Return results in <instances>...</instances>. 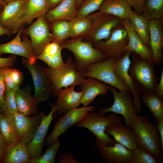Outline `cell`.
Segmentation results:
<instances>
[{
  "instance_id": "obj_1",
  "label": "cell",
  "mask_w": 163,
  "mask_h": 163,
  "mask_svg": "<svg viewBox=\"0 0 163 163\" xmlns=\"http://www.w3.org/2000/svg\"><path fill=\"white\" fill-rule=\"evenodd\" d=\"M129 73L140 94L148 95L154 93L159 81L154 69L153 61H147L133 52Z\"/></svg>"
},
{
  "instance_id": "obj_2",
  "label": "cell",
  "mask_w": 163,
  "mask_h": 163,
  "mask_svg": "<svg viewBox=\"0 0 163 163\" xmlns=\"http://www.w3.org/2000/svg\"><path fill=\"white\" fill-rule=\"evenodd\" d=\"M137 122L133 130L137 139V147L162 159L163 146L157 127L146 116L137 115Z\"/></svg>"
},
{
  "instance_id": "obj_3",
  "label": "cell",
  "mask_w": 163,
  "mask_h": 163,
  "mask_svg": "<svg viewBox=\"0 0 163 163\" xmlns=\"http://www.w3.org/2000/svg\"><path fill=\"white\" fill-rule=\"evenodd\" d=\"M113 122L122 124V119L113 112L105 116L99 113L89 112L85 118L76 124L75 126L86 128L95 136L96 140L94 147L97 149L102 145H113L117 142L105 132L106 127Z\"/></svg>"
},
{
  "instance_id": "obj_4",
  "label": "cell",
  "mask_w": 163,
  "mask_h": 163,
  "mask_svg": "<svg viewBox=\"0 0 163 163\" xmlns=\"http://www.w3.org/2000/svg\"><path fill=\"white\" fill-rule=\"evenodd\" d=\"M61 45L63 48L67 49L73 53L75 58L74 64L75 70L82 74L91 64L108 58L91 43L82 39H68Z\"/></svg>"
},
{
  "instance_id": "obj_5",
  "label": "cell",
  "mask_w": 163,
  "mask_h": 163,
  "mask_svg": "<svg viewBox=\"0 0 163 163\" xmlns=\"http://www.w3.org/2000/svg\"><path fill=\"white\" fill-rule=\"evenodd\" d=\"M87 17L91 21V27L82 40L93 45L99 41L108 39L112 29L122 22L119 17L99 10L91 13Z\"/></svg>"
},
{
  "instance_id": "obj_6",
  "label": "cell",
  "mask_w": 163,
  "mask_h": 163,
  "mask_svg": "<svg viewBox=\"0 0 163 163\" xmlns=\"http://www.w3.org/2000/svg\"><path fill=\"white\" fill-rule=\"evenodd\" d=\"M47 70L54 97L62 88L81 85L85 79L81 73L75 70L71 56L62 66L55 68L49 67Z\"/></svg>"
},
{
  "instance_id": "obj_7",
  "label": "cell",
  "mask_w": 163,
  "mask_h": 163,
  "mask_svg": "<svg viewBox=\"0 0 163 163\" xmlns=\"http://www.w3.org/2000/svg\"><path fill=\"white\" fill-rule=\"evenodd\" d=\"M110 90L113 94L114 101L110 107H105L98 112L104 116L105 113L112 112L121 114L124 119L125 125L133 129L137 121L134 101L130 90L117 91L115 87L110 86Z\"/></svg>"
},
{
  "instance_id": "obj_8",
  "label": "cell",
  "mask_w": 163,
  "mask_h": 163,
  "mask_svg": "<svg viewBox=\"0 0 163 163\" xmlns=\"http://www.w3.org/2000/svg\"><path fill=\"white\" fill-rule=\"evenodd\" d=\"M117 58L110 56L106 59L90 65L82 75L84 77H91L111 86L119 91L129 90V88L121 83L116 76L114 67L117 61Z\"/></svg>"
},
{
  "instance_id": "obj_9",
  "label": "cell",
  "mask_w": 163,
  "mask_h": 163,
  "mask_svg": "<svg viewBox=\"0 0 163 163\" xmlns=\"http://www.w3.org/2000/svg\"><path fill=\"white\" fill-rule=\"evenodd\" d=\"M128 43L127 34L122 21L112 29L108 39L99 41L93 46L105 57L114 56L119 59L126 51Z\"/></svg>"
},
{
  "instance_id": "obj_10",
  "label": "cell",
  "mask_w": 163,
  "mask_h": 163,
  "mask_svg": "<svg viewBox=\"0 0 163 163\" xmlns=\"http://www.w3.org/2000/svg\"><path fill=\"white\" fill-rule=\"evenodd\" d=\"M95 109V107L93 106H87L75 108L67 111L64 115L58 118V121L54 125L53 131L45 139L43 147L51 145L69 128L84 119L88 112Z\"/></svg>"
},
{
  "instance_id": "obj_11",
  "label": "cell",
  "mask_w": 163,
  "mask_h": 163,
  "mask_svg": "<svg viewBox=\"0 0 163 163\" xmlns=\"http://www.w3.org/2000/svg\"><path fill=\"white\" fill-rule=\"evenodd\" d=\"M22 64L31 74L34 87V96L37 102L49 100L53 92L47 68L37 63L31 64L23 58Z\"/></svg>"
},
{
  "instance_id": "obj_12",
  "label": "cell",
  "mask_w": 163,
  "mask_h": 163,
  "mask_svg": "<svg viewBox=\"0 0 163 163\" xmlns=\"http://www.w3.org/2000/svg\"><path fill=\"white\" fill-rule=\"evenodd\" d=\"M22 34L30 37L33 50L36 58L42 53L46 46L54 40L44 16L38 18L28 27L23 30Z\"/></svg>"
},
{
  "instance_id": "obj_13",
  "label": "cell",
  "mask_w": 163,
  "mask_h": 163,
  "mask_svg": "<svg viewBox=\"0 0 163 163\" xmlns=\"http://www.w3.org/2000/svg\"><path fill=\"white\" fill-rule=\"evenodd\" d=\"M24 27L20 28L15 37L10 41L0 44V57L3 54L11 53L25 58L31 64L37 63V59L32 49L30 40L22 34Z\"/></svg>"
},
{
  "instance_id": "obj_14",
  "label": "cell",
  "mask_w": 163,
  "mask_h": 163,
  "mask_svg": "<svg viewBox=\"0 0 163 163\" xmlns=\"http://www.w3.org/2000/svg\"><path fill=\"white\" fill-rule=\"evenodd\" d=\"M132 52L126 51L122 56L117 59L115 63L114 71L115 75L119 81L129 89L132 94L135 110L136 113H140L142 102L140 94L134 85L128 72L131 62L130 56Z\"/></svg>"
},
{
  "instance_id": "obj_15",
  "label": "cell",
  "mask_w": 163,
  "mask_h": 163,
  "mask_svg": "<svg viewBox=\"0 0 163 163\" xmlns=\"http://www.w3.org/2000/svg\"><path fill=\"white\" fill-rule=\"evenodd\" d=\"M51 110L47 115H43L41 121L32 140L27 144V148L30 158H35L42 154L43 147L49 127L56 116L58 109L55 104H50Z\"/></svg>"
},
{
  "instance_id": "obj_16",
  "label": "cell",
  "mask_w": 163,
  "mask_h": 163,
  "mask_svg": "<svg viewBox=\"0 0 163 163\" xmlns=\"http://www.w3.org/2000/svg\"><path fill=\"white\" fill-rule=\"evenodd\" d=\"M44 115L43 110L32 117L18 112L14 114L20 142L27 145L32 140Z\"/></svg>"
},
{
  "instance_id": "obj_17",
  "label": "cell",
  "mask_w": 163,
  "mask_h": 163,
  "mask_svg": "<svg viewBox=\"0 0 163 163\" xmlns=\"http://www.w3.org/2000/svg\"><path fill=\"white\" fill-rule=\"evenodd\" d=\"M163 19L148 20L149 30L150 46L153 61L157 66H160L163 62Z\"/></svg>"
},
{
  "instance_id": "obj_18",
  "label": "cell",
  "mask_w": 163,
  "mask_h": 163,
  "mask_svg": "<svg viewBox=\"0 0 163 163\" xmlns=\"http://www.w3.org/2000/svg\"><path fill=\"white\" fill-rule=\"evenodd\" d=\"M25 0H17L7 4L0 14L2 26L13 34L20 28V17L22 5Z\"/></svg>"
},
{
  "instance_id": "obj_19",
  "label": "cell",
  "mask_w": 163,
  "mask_h": 163,
  "mask_svg": "<svg viewBox=\"0 0 163 163\" xmlns=\"http://www.w3.org/2000/svg\"><path fill=\"white\" fill-rule=\"evenodd\" d=\"M49 10L47 0H25L21 8L20 28L31 24L34 19L44 16Z\"/></svg>"
},
{
  "instance_id": "obj_20",
  "label": "cell",
  "mask_w": 163,
  "mask_h": 163,
  "mask_svg": "<svg viewBox=\"0 0 163 163\" xmlns=\"http://www.w3.org/2000/svg\"><path fill=\"white\" fill-rule=\"evenodd\" d=\"M105 132L113 136L117 142L133 151L137 147V139L133 129L126 125L112 123L106 127Z\"/></svg>"
},
{
  "instance_id": "obj_21",
  "label": "cell",
  "mask_w": 163,
  "mask_h": 163,
  "mask_svg": "<svg viewBox=\"0 0 163 163\" xmlns=\"http://www.w3.org/2000/svg\"><path fill=\"white\" fill-rule=\"evenodd\" d=\"M81 86L83 93L80 103L84 107L88 106L98 95L107 94L110 87V85L91 77L84 80Z\"/></svg>"
},
{
  "instance_id": "obj_22",
  "label": "cell",
  "mask_w": 163,
  "mask_h": 163,
  "mask_svg": "<svg viewBox=\"0 0 163 163\" xmlns=\"http://www.w3.org/2000/svg\"><path fill=\"white\" fill-rule=\"evenodd\" d=\"M99 149L105 163H131L133 155V151L118 142L112 146L102 145Z\"/></svg>"
},
{
  "instance_id": "obj_23",
  "label": "cell",
  "mask_w": 163,
  "mask_h": 163,
  "mask_svg": "<svg viewBox=\"0 0 163 163\" xmlns=\"http://www.w3.org/2000/svg\"><path fill=\"white\" fill-rule=\"evenodd\" d=\"M126 30L128 38V43L126 51L134 52L144 59L153 61L152 54L150 48L145 46L133 28L128 18L121 19Z\"/></svg>"
},
{
  "instance_id": "obj_24",
  "label": "cell",
  "mask_w": 163,
  "mask_h": 163,
  "mask_svg": "<svg viewBox=\"0 0 163 163\" xmlns=\"http://www.w3.org/2000/svg\"><path fill=\"white\" fill-rule=\"evenodd\" d=\"M15 97L19 113L29 116L38 113V103L31 94L30 86H26L15 91Z\"/></svg>"
},
{
  "instance_id": "obj_25",
  "label": "cell",
  "mask_w": 163,
  "mask_h": 163,
  "mask_svg": "<svg viewBox=\"0 0 163 163\" xmlns=\"http://www.w3.org/2000/svg\"><path fill=\"white\" fill-rule=\"evenodd\" d=\"M75 87L72 86L65 89L61 88L59 91L55 104L57 108L59 115L77 107L80 104V99L83 92L82 91L77 92L75 91Z\"/></svg>"
},
{
  "instance_id": "obj_26",
  "label": "cell",
  "mask_w": 163,
  "mask_h": 163,
  "mask_svg": "<svg viewBox=\"0 0 163 163\" xmlns=\"http://www.w3.org/2000/svg\"><path fill=\"white\" fill-rule=\"evenodd\" d=\"M76 0H64L44 15L48 23L59 20L70 21L77 17Z\"/></svg>"
},
{
  "instance_id": "obj_27",
  "label": "cell",
  "mask_w": 163,
  "mask_h": 163,
  "mask_svg": "<svg viewBox=\"0 0 163 163\" xmlns=\"http://www.w3.org/2000/svg\"><path fill=\"white\" fill-rule=\"evenodd\" d=\"M0 132L8 146L20 142L14 115L10 113L6 109L2 113L0 121Z\"/></svg>"
},
{
  "instance_id": "obj_28",
  "label": "cell",
  "mask_w": 163,
  "mask_h": 163,
  "mask_svg": "<svg viewBox=\"0 0 163 163\" xmlns=\"http://www.w3.org/2000/svg\"><path fill=\"white\" fill-rule=\"evenodd\" d=\"M131 8L125 0H104L98 10L123 19L128 18L132 10Z\"/></svg>"
},
{
  "instance_id": "obj_29",
  "label": "cell",
  "mask_w": 163,
  "mask_h": 163,
  "mask_svg": "<svg viewBox=\"0 0 163 163\" xmlns=\"http://www.w3.org/2000/svg\"><path fill=\"white\" fill-rule=\"evenodd\" d=\"M134 30L142 43L150 47L149 30L148 20L132 10L128 17Z\"/></svg>"
},
{
  "instance_id": "obj_30",
  "label": "cell",
  "mask_w": 163,
  "mask_h": 163,
  "mask_svg": "<svg viewBox=\"0 0 163 163\" xmlns=\"http://www.w3.org/2000/svg\"><path fill=\"white\" fill-rule=\"evenodd\" d=\"M27 145L21 142L8 146L5 163H30Z\"/></svg>"
},
{
  "instance_id": "obj_31",
  "label": "cell",
  "mask_w": 163,
  "mask_h": 163,
  "mask_svg": "<svg viewBox=\"0 0 163 163\" xmlns=\"http://www.w3.org/2000/svg\"><path fill=\"white\" fill-rule=\"evenodd\" d=\"M50 30L54 36V41L61 44L69 38L71 31L70 21L59 20L48 23Z\"/></svg>"
},
{
  "instance_id": "obj_32",
  "label": "cell",
  "mask_w": 163,
  "mask_h": 163,
  "mask_svg": "<svg viewBox=\"0 0 163 163\" xmlns=\"http://www.w3.org/2000/svg\"><path fill=\"white\" fill-rule=\"evenodd\" d=\"M71 31L69 38L71 39H80L88 32L91 27V21L87 17H81L77 16L70 21Z\"/></svg>"
},
{
  "instance_id": "obj_33",
  "label": "cell",
  "mask_w": 163,
  "mask_h": 163,
  "mask_svg": "<svg viewBox=\"0 0 163 163\" xmlns=\"http://www.w3.org/2000/svg\"><path fill=\"white\" fill-rule=\"evenodd\" d=\"M141 15L148 20L162 19L163 0H145Z\"/></svg>"
},
{
  "instance_id": "obj_34",
  "label": "cell",
  "mask_w": 163,
  "mask_h": 163,
  "mask_svg": "<svg viewBox=\"0 0 163 163\" xmlns=\"http://www.w3.org/2000/svg\"><path fill=\"white\" fill-rule=\"evenodd\" d=\"M162 99L154 93L144 95L142 97V102L153 115L157 122L163 118Z\"/></svg>"
},
{
  "instance_id": "obj_35",
  "label": "cell",
  "mask_w": 163,
  "mask_h": 163,
  "mask_svg": "<svg viewBox=\"0 0 163 163\" xmlns=\"http://www.w3.org/2000/svg\"><path fill=\"white\" fill-rule=\"evenodd\" d=\"M61 145L59 139L47 148L43 154L35 158H30V163H54L57 152Z\"/></svg>"
},
{
  "instance_id": "obj_36",
  "label": "cell",
  "mask_w": 163,
  "mask_h": 163,
  "mask_svg": "<svg viewBox=\"0 0 163 163\" xmlns=\"http://www.w3.org/2000/svg\"><path fill=\"white\" fill-rule=\"evenodd\" d=\"M162 159L151 153L137 147L133 151L131 163H163Z\"/></svg>"
},
{
  "instance_id": "obj_37",
  "label": "cell",
  "mask_w": 163,
  "mask_h": 163,
  "mask_svg": "<svg viewBox=\"0 0 163 163\" xmlns=\"http://www.w3.org/2000/svg\"><path fill=\"white\" fill-rule=\"evenodd\" d=\"M104 0H83L77 11V16L87 17L91 13L98 10Z\"/></svg>"
},
{
  "instance_id": "obj_38",
  "label": "cell",
  "mask_w": 163,
  "mask_h": 163,
  "mask_svg": "<svg viewBox=\"0 0 163 163\" xmlns=\"http://www.w3.org/2000/svg\"><path fill=\"white\" fill-rule=\"evenodd\" d=\"M15 91L5 89L3 95V100L5 107L11 113L14 115L18 113L15 97Z\"/></svg>"
},
{
  "instance_id": "obj_39",
  "label": "cell",
  "mask_w": 163,
  "mask_h": 163,
  "mask_svg": "<svg viewBox=\"0 0 163 163\" xmlns=\"http://www.w3.org/2000/svg\"><path fill=\"white\" fill-rule=\"evenodd\" d=\"M36 59L43 61L51 68L58 67L65 63L62 58L61 52L53 56H50L42 53Z\"/></svg>"
},
{
  "instance_id": "obj_40",
  "label": "cell",
  "mask_w": 163,
  "mask_h": 163,
  "mask_svg": "<svg viewBox=\"0 0 163 163\" xmlns=\"http://www.w3.org/2000/svg\"><path fill=\"white\" fill-rule=\"evenodd\" d=\"M12 69L8 67L5 70L4 74L3 81L5 89L16 91L20 89V86L15 84L11 78V72Z\"/></svg>"
},
{
  "instance_id": "obj_41",
  "label": "cell",
  "mask_w": 163,
  "mask_h": 163,
  "mask_svg": "<svg viewBox=\"0 0 163 163\" xmlns=\"http://www.w3.org/2000/svg\"><path fill=\"white\" fill-rule=\"evenodd\" d=\"M63 49L61 44L53 41L46 46L42 53L48 56H53L61 52Z\"/></svg>"
},
{
  "instance_id": "obj_42",
  "label": "cell",
  "mask_w": 163,
  "mask_h": 163,
  "mask_svg": "<svg viewBox=\"0 0 163 163\" xmlns=\"http://www.w3.org/2000/svg\"><path fill=\"white\" fill-rule=\"evenodd\" d=\"M8 67L0 68V112L3 113L6 109L4 105L3 95L5 88L3 81L4 72Z\"/></svg>"
},
{
  "instance_id": "obj_43",
  "label": "cell",
  "mask_w": 163,
  "mask_h": 163,
  "mask_svg": "<svg viewBox=\"0 0 163 163\" xmlns=\"http://www.w3.org/2000/svg\"><path fill=\"white\" fill-rule=\"evenodd\" d=\"M134 11L139 15L142 14L143 6L145 0H125Z\"/></svg>"
},
{
  "instance_id": "obj_44",
  "label": "cell",
  "mask_w": 163,
  "mask_h": 163,
  "mask_svg": "<svg viewBox=\"0 0 163 163\" xmlns=\"http://www.w3.org/2000/svg\"><path fill=\"white\" fill-rule=\"evenodd\" d=\"M58 163H79L81 162L74 158V156L69 153L58 154L57 155Z\"/></svg>"
},
{
  "instance_id": "obj_45",
  "label": "cell",
  "mask_w": 163,
  "mask_h": 163,
  "mask_svg": "<svg viewBox=\"0 0 163 163\" xmlns=\"http://www.w3.org/2000/svg\"><path fill=\"white\" fill-rule=\"evenodd\" d=\"M8 145L0 132V163H4L6 158Z\"/></svg>"
},
{
  "instance_id": "obj_46",
  "label": "cell",
  "mask_w": 163,
  "mask_h": 163,
  "mask_svg": "<svg viewBox=\"0 0 163 163\" xmlns=\"http://www.w3.org/2000/svg\"><path fill=\"white\" fill-rule=\"evenodd\" d=\"M11 78L14 83L20 86L23 82L24 79L23 72L16 69H12L11 72Z\"/></svg>"
},
{
  "instance_id": "obj_47",
  "label": "cell",
  "mask_w": 163,
  "mask_h": 163,
  "mask_svg": "<svg viewBox=\"0 0 163 163\" xmlns=\"http://www.w3.org/2000/svg\"><path fill=\"white\" fill-rule=\"evenodd\" d=\"M17 57L16 55H12L7 58L0 57V68L5 67L14 66Z\"/></svg>"
},
{
  "instance_id": "obj_48",
  "label": "cell",
  "mask_w": 163,
  "mask_h": 163,
  "mask_svg": "<svg viewBox=\"0 0 163 163\" xmlns=\"http://www.w3.org/2000/svg\"><path fill=\"white\" fill-rule=\"evenodd\" d=\"M154 93L159 97L163 99V69L161 73L160 82L155 87Z\"/></svg>"
},
{
  "instance_id": "obj_49",
  "label": "cell",
  "mask_w": 163,
  "mask_h": 163,
  "mask_svg": "<svg viewBox=\"0 0 163 163\" xmlns=\"http://www.w3.org/2000/svg\"><path fill=\"white\" fill-rule=\"evenodd\" d=\"M156 126L159 133L162 145L163 146V118L157 122Z\"/></svg>"
},
{
  "instance_id": "obj_50",
  "label": "cell",
  "mask_w": 163,
  "mask_h": 163,
  "mask_svg": "<svg viewBox=\"0 0 163 163\" xmlns=\"http://www.w3.org/2000/svg\"><path fill=\"white\" fill-rule=\"evenodd\" d=\"M63 0H47L50 10L53 9L56 7Z\"/></svg>"
},
{
  "instance_id": "obj_51",
  "label": "cell",
  "mask_w": 163,
  "mask_h": 163,
  "mask_svg": "<svg viewBox=\"0 0 163 163\" xmlns=\"http://www.w3.org/2000/svg\"><path fill=\"white\" fill-rule=\"evenodd\" d=\"M13 33L9 30L3 28L1 25L0 22V36L3 35H7L10 36Z\"/></svg>"
},
{
  "instance_id": "obj_52",
  "label": "cell",
  "mask_w": 163,
  "mask_h": 163,
  "mask_svg": "<svg viewBox=\"0 0 163 163\" xmlns=\"http://www.w3.org/2000/svg\"><path fill=\"white\" fill-rule=\"evenodd\" d=\"M6 4L2 0H0V14L3 11Z\"/></svg>"
},
{
  "instance_id": "obj_53",
  "label": "cell",
  "mask_w": 163,
  "mask_h": 163,
  "mask_svg": "<svg viewBox=\"0 0 163 163\" xmlns=\"http://www.w3.org/2000/svg\"><path fill=\"white\" fill-rule=\"evenodd\" d=\"M83 0H76V7L77 11L79 8Z\"/></svg>"
},
{
  "instance_id": "obj_54",
  "label": "cell",
  "mask_w": 163,
  "mask_h": 163,
  "mask_svg": "<svg viewBox=\"0 0 163 163\" xmlns=\"http://www.w3.org/2000/svg\"><path fill=\"white\" fill-rule=\"evenodd\" d=\"M6 4L9 3L14 2L17 0H2Z\"/></svg>"
},
{
  "instance_id": "obj_55",
  "label": "cell",
  "mask_w": 163,
  "mask_h": 163,
  "mask_svg": "<svg viewBox=\"0 0 163 163\" xmlns=\"http://www.w3.org/2000/svg\"><path fill=\"white\" fill-rule=\"evenodd\" d=\"M2 115V113L0 112V121Z\"/></svg>"
}]
</instances>
